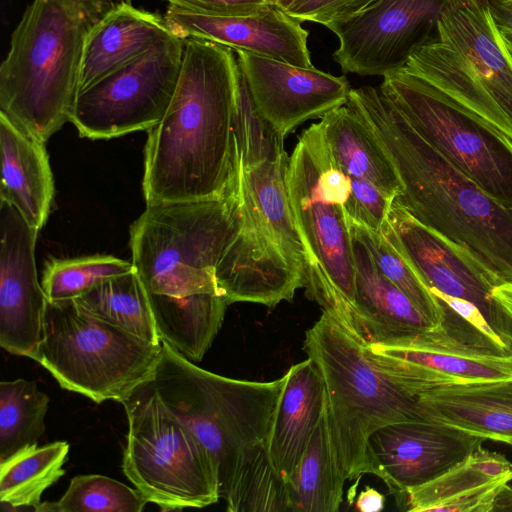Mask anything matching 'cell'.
Instances as JSON below:
<instances>
[{"label": "cell", "mask_w": 512, "mask_h": 512, "mask_svg": "<svg viewBox=\"0 0 512 512\" xmlns=\"http://www.w3.org/2000/svg\"><path fill=\"white\" fill-rule=\"evenodd\" d=\"M429 290L475 305L502 344L512 350V317L494 298L503 282L459 246L430 230L393 200L381 230Z\"/></svg>", "instance_id": "4fadbf2b"}, {"label": "cell", "mask_w": 512, "mask_h": 512, "mask_svg": "<svg viewBox=\"0 0 512 512\" xmlns=\"http://www.w3.org/2000/svg\"><path fill=\"white\" fill-rule=\"evenodd\" d=\"M512 477L490 478L478 471L469 457L435 479L395 494L401 510L411 512H488Z\"/></svg>", "instance_id": "f1b7e54d"}, {"label": "cell", "mask_w": 512, "mask_h": 512, "mask_svg": "<svg viewBox=\"0 0 512 512\" xmlns=\"http://www.w3.org/2000/svg\"><path fill=\"white\" fill-rule=\"evenodd\" d=\"M470 463L490 478L512 477V463L502 454L479 446L470 456Z\"/></svg>", "instance_id": "b9f144b4"}, {"label": "cell", "mask_w": 512, "mask_h": 512, "mask_svg": "<svg viewBox=\"0 0 512 512\" xmlns=\"http://www.w3.org/2000/svg\"><path fill=\"white\" fill-rule=\"evenodd\" d=\"M379 89L444 159L512 208V139L403 69L383 76Z\"/></svg>", "instance_id": "8fae6325"}, {"label": "cell", "mask_w": 512, "mask_h": 512, "mask_svg": "<svg viewBox=\"0 0 512 512\" xmlns=\"http://www.w3.org/2000/svg\"><path fill=\"white\" fill-rule=\"evenodd\" d=\"M242 223L237 171L220 196L147 204L130 227L129 242L147 292L176 298L220 295L215 269Z\"/></svg>", "instance_id": "52a82bcc"}, {"label": "cell", "mask_w": 512, "mask_h": 512, "mask_svg": "<svg viewBox=\"0 0 512 512\" xmlns=\"http://www.w3.org/2000/svg\"><path fill=\"white\" fill-rule=\"evenodd\" d=\"M512 511V488L504 485L498 492L492 511Z\"/></svg>", "instance_id": "7dc6e473"}, {"label": "cell", "mask_w": 512, "mask_h": 512, "mask_svg": "<svg viewBox=\"0 0 512 512\" xmlns=\"http://www.w3.org/2000/svg\"><path fill=\"white\" fill-rule=\"evenodd\" d=\"M224 499L229 512L291 511L287 481L275 468L268 445L250 453Z\"/></svg>", "instance_id": "d6a6232c"}, {"label": "cell", "mask_w": 512, "mask_h": 512, "mask_svg": "<svg viewBox=\"0 0 512 512\" xmlns=\"http://www.w3.org/2000/svg\"><path fill=\"white\" fill-rule=\"evenodd\" d=\"M169 5L210 15H247L269 8L271 0H167Z\"/></svg>", "instance_id": "60d3db41"}, {"label": "cell", "mask_w": 512, "mask_h": 512, "mask_svg": "<svg viewBox=\"0 0 512 512\" xmlns=\"http://www.w3.org/2000/svg\"><path fill=\"white\" fill-rule=\"evenodd\" d=\"M271 1L275 6L281 8L284 11H287L290 8V6L293 3H295L297 0H271Z\"/></svg>", "instance_id": "c3c4849f"}, {"label": "cell", "mask_w": 512, "mask_h": 512, "mask_svg": "<svg viewBox=\"0 0 512 512\" xmlns=\"http://www.w3.org/2000/svg\"><path fill=\"white\" fill-rule=\"evenodd\" d=\"M287 187L310 260L305 269L306 294L357 336L355 269L344 210L351 181L333 163L319 123L304 131L289 157Z\"/></svg>", "instance_id": "8992f818"}, {"label": "cell", "mask_w": 512, "mask_h": 512, "mask_svg": "<svg viewBox=\"0 0 512 512\" xmlns=\"http://www.w3.org/2000/svg\"><path fill=\"white\" fill-rule=\"evenodd\" d=\"M348 223L349 229L365 244L382 274L437 327L443 318L441 306L410 263L381 231L371 230L349 219Z\"/></svg>", "instance_id": "8d00e7d4"}, {"label": "cell", "mask_w": 512, "mask_h": 512, "mask_svg": "<svg viewBox=\"0 0 512 512\" xmlns=\"http://www.w3.org/2000/svg\"><path fill=\"white\" fill-rule=\"evenodd\" d=\"M303 349L324 381L330 433L346 480L371 474L368 438L375 430L427 421L421 393L430 386L465 382L374 354L325 312L306 331Z\"/></svg>", "instance_id": "3957f363"}, {"label": "cell", "mask_w": 512, "mask_h": 512, "mask_svg": "<svg viewBox=\"0 0 512 512\" xmlns=\"http://www.w3.org/2000/svg\"><path fill=\"white\" fill-rule=\"evenodd\" d=\"M48 405L49 397L35 381L0 382V463L38 445Z\"/></svg>", "instance_id": "1f68e13d"}, {"label": "cell", "mask_w": 512, "mask_h": 512, "mask_svg": "<svg viewBox=\"0 0 512 512\" xmlns=\"http://www.w3.org/2000/svg\"><path fill=\"white\" fill-rule=\"evenodd\" d=\"M38 235L13 206L0 201V345L31 359L48 302L36 268Z\"/></svg>", "instance_id": "2e32d148"}, {"label": "cell", "mask_w": 512, "mask_h": 512, "mask_svg": "<svg viewBox=\"0 0 512 512\" xmlns=\"http://www.w3.org/2000/svg\"><path fill=\"white\" fill-rule=\"evenodd\" d=\"M235 51L187 38L177 86L163 118L148 131L143 193L147 204L224 193L236 164L234 116L239 86Z\"/></svg>", "instance_id": "6da1fadb"}, {"label": "cell", "mask_w": 512, "mask_h": 512, "mask_svg": "<svg viewBox=\"0 0 512 512\" xmlns=\"http://www.w3.org/2000/svg\"><path fill=\"white\" fill-rule=\"evenodd\" d=\"M148 501L136 488L98 474L77 475L54 502H41L36 512H141Z\"/></svg>", "instance_id": "d590c367"}, {"label": "cell", "mask_w": 512, "mask_h": 512, "mask_svg": "<svg viewBox=\"0 0 512 512\" xmlns=\"http://www.w3.org/2000/svg\"><path fill=\"white\" fill-rule=\"evenodd\" d=\"M430 291L437 299L445 302L455 312H457L463 318L468 320L470 323H472L474 326H476L479 330H481L482 332H484L485 334H487L488 336L492 337L497 342L502 344V342L500 341L498 336L495 334V332L489 326L486 319L484 318L482 313L479 311V309L475 305H473L472 303H470L466 300L454 298V297L445 295L443 293H440L439 291H436V290H430Z\"/></svg>", "instance_id": "7bdbcfd3"}, {"label": "cell", "mask_w": 512, "mask_h": 512, "mask_svg": "<svg viewBox=\"0 0 512 512\" xmlns=\"http://www.w3.org/2000/svg\"><path fill=\"white\" fill-rule=\"evenodd\" d=\"M492 294L512 317V282H505L496 286Z\"/></svg>", "instance_id": "bcb514c9"}, {"label": "cell", "mask_w": 512, "mask_h": 512, "mask_svg": "<svg viewBox=\"0 0 512 512\" xmlns=\"http://www.w3.org/2000/svg\"><path fill=\"white\" fill-rule=\"evenodd\" d=\"M510 445L512 446V443Z\"/></svg>", "instance_id": "f907efd6"}, {"label": "cell", "mask_w": 512, "mask_h": 512, "mask_svg": "<svg viewBox=\"0 0 512 512\" xmlns=\"http://www.w3.org/2000/svg\"><path fill=\"white\" fill-rule=\"evenodd\" d=\"M242 228L215 269L218 291L228 305L251 302L275 307L291 301L305 285V273L292 265L263 225L248 188H240Z\"/></svg>", "instance_id": "ac0fdd59"}, {"label": "cell", "mask_w": 512, "mask_h": 512, "mask_svg": "<svg viewBox=\"0 0 512 512\" xmlns=\"http://www.w3.org/2000/svg\"><path fill=\"white\" fill-rule=\"evenodd\" d=\"M446 0H377L325 26L339 41L334 60L344 73L385 76L437 34Z\"/></svg>", "instance_id": "5bb4252c"}, {"label": "cell", "mask_w": 512, "mask_h": 512, "mask_svg": "<svg viewBox=\"0 0 512 512\" xmlns=\"http://www.w3.org/2000/svg\"><path fill=\"white\" fill-rule=\"evenodd\" d=\"M0 201L36 230L45 225L55 187L45 143L0 113Z\"/></svg>", "instance_id": "603a6c76"}, {"label": "cell", "mask_w": 512, "mask_h": 512, "mask_svg": "<svg viewBox=\"0 0 512 512\" xmlns=\"http://www.w3.org/2000/svg\"><path fill=\"white\" fill-rule=\"evenodd\" d=\"M346 105L363 119L390 157L402 185L395 200L503 283L512 282V208L444 159L379 88H351Z\"/></svg>", "instance_id": "7a4b0ae2"}, {"label": "cell", "mask_w": 512, "mask_h": 512, "mask_svg": "<svg viewBox=\"0 0 512 512\" xmlns=\"http://www.w3.org/2000/svg\"><path fill=\"white\" fill-rule=\"evenodd\" d=\"M501 33V32H500ZM501 36L504 40L505 46L512 57V37L506 34L501 33Z\"/></svg>", "instance_id": "681fc988"}, {"label": "cell", "mask_w": 512, "mask_h": 512, "mask_svg": "<svg viewBox=\"0 0 512 512\" xmlns=\"http://www.w3.org/2000/svg\"><path fill=\"white\" fill-rule=\"evenodd\" d=\"M377 355L435 370L465 381L512 379V356H464L400 345L364 343Z\"/></svg>", "instance_id": "e575fe53"}, {"label": "cell", "mask_w": 512, "mask_h": 512, "mask_svg": "<svg viewBox=\"0 0 512 512\" xmlns=\"http://www.w3.org/2000/svg\"><path fill=\"white\" fill-rule=\"evenodd\" d=\"M377 0H297L286 11L301 23H327L356 14Z\"/></svg>", "instance_id": "ab89813d"}, {"label": "cell", "mask_w": 512, "mask_h": 512, "mask_svg": "<svg viewBox=\"0 0 512 512\" xmlns=\"http://www.w3.org/2000/svg\"><path fill=\"white\" fill-rule=\"evenodd\" d=\"M350 234L355 304L364 342L403 345L434 329L436 326L377 268L362 240L352 230Z\"/></svg>", "instance_id": "ffe728a7"}, {"label": "cell", "mask_w": 512, "mask_h": 512, "mask_svg": "<svg viewBox=\"0 0 512 512\" xmlns=\"http://www.w3.org/2000/svg\"><path fill=\"white\" fill-rule=\"evenodd\" d=\"M122 404L128 420L122 469L144 498L163 511L216 503L219 480L209 452L151 380Z\"/></svg>", "instance_id": "30bf717a"}, {"label": "cell", "mask_w": 512, "mask_h": 512, "mask_svg": "<svg viewBox=\"0 0 512 512\" xmlns=\"http://www.w3.org/2000/svg\"><path fill=\"white\" fill-rule=\"evenodd\" d=\"M69 444L56 441L26 449L0 463V503L7 509H35L43 492L65 473Z\"/></svg>", "instance_id": "4dcf8cb0"}, {"label": "cell", "mask_w": 512, "mask_h": 512, "mask_svg": "<svg viewBox=\"0 0 512 512\" xmlns=\"http://www.w3.org/2000/svg\"><path fill=\"white\" fill-rule=\"evenodd\" d=\"M165 21L176 37L215 42L303 68L314 67L308 31L301 22L272 4L247 15H210L169 5Z\"/></svg>", "instance_id": "d6986e66"}, {"label": "cell", "mask_w": 512, "mask_h": 512, "mask_svg": "<svg viewBox=\"0 0 512 512\" xmlns=\"http://www.w3.org/2000/svg\"><path fill=\"white\" fill-rule=\"evenodd\" d=\"M485 438L433 421L383 426L368 438L371 474L391 493L423 485L468 458Z\"/></svg>", "instance_id": "9a60e30c"}, {"label": "cell", "mask_w": 512, "mask_h": 512, "mask_svg": "<svg viewBox=\"0 0 512 512\" xmlns=\"http://www.w3.org/2000/svg\"><path fill=\"white\" fill-rule=\"evenodd\" d=\"M239 69L260 114L284 137L307 120L345 105V76L235 51Z\"/></svg>", "instance_id": "e0dca14e"}, {"label": "cell", "mask_w": 512, "mask_h": 512, "mask_svg": "<svg viewBox=\"0 0 512 512\" xmlns=\"http://www.w3.org/2000/svg\"><path fill=\"white\" fill-rule=\"evenodd\" d=\"M401 69L512 139V57L488 0H446L436 36Z\"/></svg>", "instance_id": "ba28073f"}, {"label": "cell", "mask_w": 512, "mask_h": 512, "mask_svg": "<svg viewBox=\"0 0 512 512\" xmlns=\"http://www.w3.org/2000/svg\"><path fill=\"white\" fill-rule=\"evenodd\" d=\"M110 0H33L0 67V113L46 143L79 94L87 36Z\"/></svg>", "instance_id": "277c9868"}, {"label": "cell", "mask_w": 512, "mask_h": 512, "mask_svg": "<svg viewBox=\"0 0 512 512\" xmlns=\"http://www.w3.org/2000/svg\"><path fill=\"white\" fill-rule=\"evenodd\" d=\"M162 342L149 343L81 308L74 300L47 302L33 360L60 387L95 403H122L154 377Z\"/></svg>", "instance_id": "9c48e42d"}, {"label": "cell", "mask_w": 512, "mask_h": 512, "mask_svg": "<svg viewBox=\"0 0 512 512\" xmlns=\"http://www.w3.org/2000/svg\"><path fill=\"white\" fill-rule=\"evenodd\" d=\"M148 296L161 340L188 360L201 361L223 323L228 306L225 298L214 293Z\"/></svg>", "instance_id": "484cf974"}, {"label": "cell", "mask_w": 512, "mask_h": 512, "mask_svg": "<svg viewBox=\"0 0 512 512\" xmlns=\"http://www.w3.org/2000/svg\"><path fill=\"white\" fill-rule=\"evenodd\" d=\"M287 375L268 442L271 460L286 481L326 406L324 381L310 358L291 366Z\"/></svg>", "instance_id": "cb8c5ba5"}, {"label": "cell", "mask_w": 512, "mask_h": 512, "mask_svg": "<svg viewBox=\"0 0 512 512\" xmlns=\"http://www.w3.org/2000/svg\"><path fill=\"white\" fill-rule=\"evenodd\" d=\"M238 163V162H237ZM289 157L263 160L250 167L238 163L257 213L287 260L305 273L309 256L296 226L287 187Z\"/></svg>", "instance_id": "4316f807"}, {"label": "cell", "mask_w": 512, "mask_h": 512, "mask_svg": "<svg viewBox=\"0 0 512 512\" xmlns=\"http://www.w3.org/2000/svg\"><path fill=\"white\" fill-rule=\"evenodd\" d=\"M419 402L427 421L512 443V379L430 386L421 393Z\"/></svg>", "instance_id": "44dd1931"}, {"label": "cell", "mask_w": 512, "mask_h": 512, "mask_svg": "<svg viewBox=\"0 0 512 512\" xmlns=\"http://www.w3.org/2000/svg\"><path fill=\"white\" fill-rule=\"evenodd\" d=\"M284 138L258 111L240 71L234 116L237 162L242 167H250L280 157L286 153Z\"/></svg>", "instance_id": "74e56055"}, {"label": "cell", "mask_w": 512, "mask_h": 512, "mask_svg": "<svg viewBox=\"0 0 512 512\" xmlns=\"http://www.w3.org/2000/svg\"><path fill=\"white\" fill-rule=\"evenodd\" d=\"M346 478L331 437L327 408L300 461L287 480L293 512H336Z\"/></svg>", "instance_id": "83f0119b"}, {"label": "cell", "mask_w": 512, "mask_h": 512, "mask_svg": "<svg viewBox=\"0 0 512 512\" xmlns=\"http://www.w3.org/2000/svg\"><path fill=\"white\" fill-rule=\"evenodd\" d=\"M384 496L371 487L361 491L356 500V509L361 512H379L384 508Z\"/></svg>", "instance_id": "f6af8a7d"}, {"label": "cell", "mask_w": 512, "mask_h": 512, "mask_svg": "<svg viewBox=\"0 0 512 512\" xmlns=\"http://www.w3.org/2000/svg\"><path fill=\"white\" fill-rule=\"evenodd\" d=\"M74 301L90 314L149 343H161L148 292L136 270L105 280Z\"/></svg>", "instance_id": "f546056e"}, {"label": "cell", "mask_w": 512, "mask_h": 512, "mask_svg": "<svg viewBox=\"0 0 512 512\" xmlns=\"http://www.w3.org/2000/svg\"><path fill=\"white\" fill-rule=\"evenodd\" d=\"M488 4L499 31L512 37V0H488Z\"/></svg>", "instance_id": "ee69618b"}, {"label": "cell", "mask_w": 512, "mask_h": 512, "mask_svg": "<svg viewBox=\"0 0 512 512\" xmlns=\"http://www.w3.org/2000/svg\"><path fill=\"white\" fill-rule=\"evenodd\" d=\"M329 155L349 177L369 181L387 197L401 192V182L386 150L363 119L346 104L319 122Z\"/></svg>", "instance_id": "d4e9b609"}, {"label": "cell", "mask_w": 512, "mask_h": 512, "mask_svg": "<svg viewBox=\"0 0 512 512\" xmlns=\"http://www.w3.org/2000/svg\"><path fill=\"white\" fill-rule=\"evenodd\" d=\"M351 190L344 203L349 220L374 231H380L394 199L387 197L367 180L350 177Z\"/></svg>", "instance_id": "f35d334b"}, {"label": "cell", "mask_w": 512, "mask_h": 512, "mask_svg": "<svg viewBox=\"0 0 512 512\" xmlns=\"http://www.w3.org/2000/svg\"><path fill=\"white\" fill-rule=\"evenodd\" d=\"M174 36L164 16L126 2L114 5L87 36L79 93Z\"/></svg>", "instance_id": "7402d4cb"}, {"label": "cell", "mask_w": 512, "mask_h": 512, "mask_svg": "<svg viewBox=\"0 0 512 512\" xmlns=\"http://www.w3.org/2000/svg\"><path fill=\"white\" fill-rule=\"evenodd\" d=\"M134 270L132 261L111 255L53 259L45 266L41 284L48 301H71L105 280Z\"/></svg>", "instance_id": "836d02e7"}, {"label": "cell", "mask_w": 512, "mask_h": 512, "mask_svg": "<svg viewBox=\"0 0 512 512\" xmlns=\"http://www.w3.org/2000/svg\"><path fill=\"white\" fill-rule=\"evenodd\" d=\"M161 342L151 382L209 452L224 498L250 453L268 445L287 372L270 382L228 378L200 368Z\"/></svg>", "instance_id": "5b68a950"}, {"label": "cell", "mask_w": 512, "mask_h": 512, "mask_svg": "<svg viewBox=\"0 0 512 512\" xmlns=\"http://www.w3.org/2000/svg\"><path fill=\"white\" fill-rule=\"evenodd\" d=\"M184 43L174 36L82 90L70 118L79 135L111 139L156 125L173 98Z\"/></svg>", "instance_id": "7c38bea8"}]
</instances>
